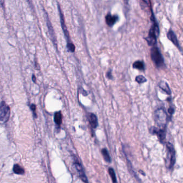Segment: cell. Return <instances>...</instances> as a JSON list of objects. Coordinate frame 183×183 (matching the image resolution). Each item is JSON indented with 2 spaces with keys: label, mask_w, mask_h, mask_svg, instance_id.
Listing matches in <instances>:
<instances>
[{
  "label": "cell",
  "mask_w": 183,
  "mask_h": 183,
  "mask_svg": "<svg viewBox=\"0 0 183 183\" xmlns=\"http://www.w3.org/2000/svg\"><path fill=\"white\" fill-rule=\"evenodd\" d=\"M36 76H35L34 75H33V76H32V80H33V81H34V82H36Z\"/></svg>",
  "instance_id": "603a6c76"
},
{
  "label": "cell",
  "mask_w": 183,
  "mask_h": 183,
  "mask_svg": "<svg viewBox=\"0 0 183 183\" xmlns=\"http://www.w3.org/2000/svg\"><path fill=\"white\" fill-rule=\"evenodd\" d=\"M30 108H31V110L34 113V116L37 117L36 114V106L34 104H32L31 106H30Z\"/></svg>",
  "instance_id": "ffe728a7"
},
{
  "label": "cell",
  "mask_w": 183,
  "mask_h": 183,
  "mask_svg": "<svg viewBox=\"0 0 183 183\" xmlns=\"http://www.w3.org/2000/svg\"><path fill=\"white\" fill-rule=\"evenodd\" d=\"M45 17H46V21L47 26V28H48V30H49V35L51 36V39H52V42L54 44V46L57 49V38L55 36V34L54 33V29L53 28L52 25V24L51 23V22L49 21V16L47 15L46 13L45 12Z\"/></svg>",
  "instance_id": "52a82bcc"
},
{
  "label": "cell",
  "mask_w": 183,
  "mask_h": 183,
  "mask_svg": "<svg viewBox=\"0 0 183 183\" xmlns=\"http://www.w3.org/2000/svg\"><path fill=\"white\" fill-rule=\"evenodd\" d=\"M167 37L168 39H169L170 41H171L173 44H174L181 51V52L182 51V49H181V47L180 46L177 38L176 36L175 33L172 30H170L168 32V34H167Z\"/></svg>",
  "instance_id": "30bf717a"
},
{
  "label": "cell",
  "mask_w": 183,
  "mask_h": 183,
  "mask_svg": "<svg viewBox=\"0 0 183 183\" xmlns=\"http://www.w3.org/2000/svg\"><path fill=\"white\" fill-rule=\"evenodd\" d=\"M169 112L171 114H172L174 112V109L173 108H169Z\"/></svg>",
  "instance_id": "7402d4cb"
},
{
  "label": "cell",
  "mask_w": 183,
  "mask_h": 183,
  "mask_svg": "<svg viewBox=\"0 0 183 183\" xmlns=\"http://www.w3.org/2000/svg\"><path fill=\"white\" fill-rule=\"evenodd\" d=\"M106 77L108 78V79H112V75L111 70L108 71V72H107Z\"/></svg>",
  "instance_id": "44dd1931"
},
{
  "label": "cell",
  "mask_w": 183,
  "mask_h": 183,
  "mask_svg": "<svg viewBox=\"0 0 183 183\" xmlns=\"http://www.w3.org/2000/svg\"><path fill=\"white\" fill-rule=\"evenodd\" d=\"M74 166L75 167L76 170H77L78 173V175L80 178H81V179L83 182H85V183H88V179L87 176H85V173L84 171L83 170L82 167V165L80 164L79 163H75L74 164Z\"/></svg>",
  "instance_id": "9c48e42d"
},
{
  "label": "cell",
  "mask_w": 183,
  "mask_h": 183,
  "mask_svg": "<svg viewBox=\"0 0 183 183\" xmlns=\"http://www.w3.org/2000/svg\"><path fill=\"white\" fill-rule=\"evenodd\" d=\"M135 81L139 84H142L147 82V79L142 75H139L135 78Z\"/></svg>",
  "instance_id": "d6986e66"
},
{
  "label": "cell",
  "mask_w": 183,
  "mask_h": 183,
  "mask_svg": "<svg viewBox=\"0 0 183 183\" xmlns=\"http://www.w3.org/2000/svg\"><path fill=\"white\" fill-rule=\"evenodd\" d=\"M160 34V30L157 26L152 25L150 29L148 36L145 39L149 46H155L157 43V38Z\"/></svg>",
  "instance_id": "5b68a950"
},
{
  "label": "cell",
  "mask_w": 183,
  "mask_h": 183,
  "mask_svg": "<svg viewBox=\"0 0 183 183\" xmlns=\"http://www.w3.org/2000/svg\"><path fill=\"white\" fill-rule=\"evenodd\" d=\"M150 132L152 134L157 135L158 138L161 141H164L166 135V129L165 128H161L158 127H153L150 128Z\"/></svg>",
  "instance_id": "ba28073f"
},
{
  "label": "cell",
  "mask_w": 183,
  "mask_h": 183,
  "mask_svg": "<svg viewBox=\"0 0 183 183\" xmlns=\"http://www.w3.org/2000/svg\"><path fill=\"white\" fill-rule=\"evenodd\" d=\"M10 108L3 101L0 104V124H5L10 117Z\"/></svg>",
  "instance_id": "8992f818"
},
{
  "label": "cell",
  "mask_w": 183,
  "mask_h": 183,
  "mask_svg": "<svg viewBox=\"0 0 183 183\" xmlns=\"http://www.w3.org/2000/svg\"><path fill=\"white\" fill-rule=\"evenodd\" d=\"M133 67L135 69L140 70H143L144 69V65L143 62L140 61H135L133 65Z\"/></svg>",
  "instance_id": "e0dca14e"
},
{
  "label": "cell",
  "mask_w": 183,
  "mask_h": 183,
  "mask_svg": "<svg viewBox=\"0 0 183 183\" xmlns=\"http://www.w3.org/2000/svg\"><path fill=\"white\" fill-rule=\"evenodd\" d=\"M58 10L59 12L60 18V22H61V25L62 27V30L65 34V38L66 39L67 42V48L69 51L70 52H74L75 51V47L74 45L72 44V43L70 41V39L69 34L68 32V31L67 30V26L65 24V18H64V16L62 13V11L61 10V8L60 7V5H58Z\"/></svg>",
  "instance_id": "3957f363"
},
{
  "label": "cell",
  "mask_w": 183,
  "mask_h": 183,
  "mask_svg": "<svg viewBox=\"0 0 183 183\" xmlns=\"http://www.w3.org/2000/svg\"><path fill=\"white\" fill-rule=\"evenodd\" d=\"M125 2H128V0H124Z\"/></svg>",
  "instance_id": "cb8c5ba5"
},
{
  "label": "cell",
  "mask_w": 183,
  "mask_h": 183,
  "mask_svg": "<svg viewBox=\"0 0 183 183\" xmlns=\"http://www.w3.org/2000/svg\"><path fill=\"white\" fill-rule=\"evenodd\" d=\"M118 17L117 16L111 15V14H108L105 17L106 23L108 25L112 27L118 21Z\"/></svg>",
  "instance_id": "8fae6325"
},
{
  "label": "cell",
  "mask_w": 183,
  "mask_h": 183,
  "mask_svg": "<svg viewBox=\"0 0 183 183\" xmlns=\"http://www.w3.org/2000/svg\"><path fill=\"white\" fill-rule=\"evenodd\" d=\"M62 114L60 111L57 112L55 114L54 117V122L59 126H60L62 123Z\"/></svg>",
  "instance_id": "5bb4252c"
},
{
  "label": "cell",
  "mask_w": 183,
  "mask_h": 183,
  "mask_svg": "<svg viewBox=\"0 0 183 183\" xmlns=\"http://www.w3.org/2000/svg\"><path fill=\"white\" fill-rule=\"evenodd\" d=\"M89 120L91 127L93 128H96L98 126V119L95 114H91L89 116Z\"/></svg>",
  "instance_id": "7c38bea8"
},
{
  "label": "cell",
  "mask_w": 183,
  "mask_h": 183,
  "mask_svg": "<svg viewBox=\"0 0 183 183\" xmlns=\"http://www.w3.org/2000/svg\"><path fill=\"white\" fill-rule=\"evenodd\" d=\"M13 171L16 174L22 175L25 173L23 168L18 164H15L13 167Z\"/></svg>",
  "instance_id": "9a60e30c"
},
{
  "label": "cell",
  "mask_w": 183,
  "mask_h": 183,
  "mask_svg": "<svg viewBox=\"0 0 183 183\" xmlns=\"http://www.w3.org/2000/svg\"><path fill=\"white\" fill-rule=\"evenodd\" d=\"M154 120L158 128H165L168 121V115L163 108H158L154 112Z\"/></svg>",
  "instance_id": "6da1fadb"
},
{
  "label": "cell",
  "mask_w": 183,
  "mask_h": 183,
  "mask_svg": "<svg viewBox=\"0 0 183 183\" xmlns=\"http://www.w3.org/2000/svg\"><path fill=\"white\" fill-rule=\"evenodd\" d=\"M158 86L162 90L164 91L167 94L170 95L171 91L170 90V88L169 87L167 83L165 82L164 81H161L160 83L158 84Z\"/></svg>",
  "instance_id": "4fadbf2b"
},
{
  "label": "cell",
  "mask_w": 183,
  "mask_h": 183,
  "mask_svg": "<svg viewBox=\"0 0 183 183\" xmlns=\"http://www.w3.org/2000/svg\"><path fill=\"white\" fill-rule=\"evenodd\" d=\"M167 157L165 160V165L168 169H171L176 162L175 150L173 144L170 142H167Z\"/></svg>",
  "instance_id": "7a4b0ae2"
},
{
  "label": "cell",
  "mask_w": 183,
  "mask_h": 183,
  "mask_svg": "<svg viewBox=\"0 0 183 183\" xmlns=\"http://www.w3.org/2000/svg\"><path fill=\"white\" fill-rule=\"evenodd\" d=\"M150 55L152 62L154 63L157 68H162L164 66V61L162 55L158 47L155 46V45L151 49Z\"/></svg>",
  "instance_id": "277c9868"
},
{
  "label": "cell",
  "mask_w": 183,
  "mask_h": 183,
  "mask_svg": "<svg viewBox=\"0 0 183 183\" xmlns=\"http://www.w3.org/2000/svg\"><path fill=\"white\" fill-rule=\"evenodd\" d=\"M108 173H109L110 176L111 177L112 182L114 183H117V181L116 176V174L114 173V169L112 168H109L108 169Z\"/></svg>",
  "instance_id": "ac0fdd59"
},
{
  "label": "cell",
  "mask_w": 183,
  "mask_h": 183,
  "mask_svg": "<svg viewBox=\"0 0 183 183\" xmlns=\"http://www.w3.org/2000/svg\"><path fill=\"white\" fill-rule=\"evenodd\" d=\"M102 154L104 157V159L106 162L110 163L111 162V157L109 155L108 150L106 148H104L102 150Z\"/></svg>",
  "instance_id": "2e32d148"
}]
</instances>
